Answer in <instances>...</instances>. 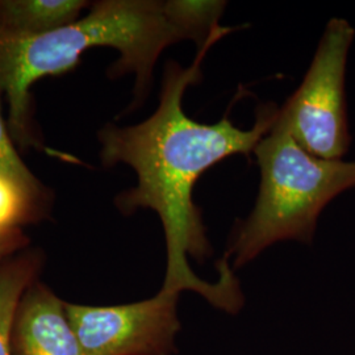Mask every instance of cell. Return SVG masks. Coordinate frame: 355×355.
Listing matches in <instances>:
<instances>
[{
    "label": "cell",
    "instance_id": "obj_1",
    "mask_svg": "<svg viewBox=\"0 0 355 355\" xmlns=\"http://www.w3.org/2000/svg\"><path fill=\"white\" fill-rule=\"evenodd\" d=\"M232 31L220 26L189 67L166 64L159 104L149 119L129 127L108 124L99 130L98 140L103 166L124 164L137 177L135 187L116 196L117 209L125 216L150 209L162 223L167 253L162 290L196 292L233 315L241 311L245 299L228 259L218 261V279L214 283L200 279L189 265L190 257L204 262L212 255L193 189L205 171L225 158L253 153L274 127L278 108L263 105L250 129L237 128L227 117L216 124L199 123L183 110L186 89L202 78L207 51Z\"/></svg>",
    "mask_w": 355,
    "mask_h": 355
},
{
    "label": "cell",
    "instance_id": "obj_2",
    "mask_svg": "<svg viewBox=\"0 0 355 355\" xmlns=\"http://www.w3.org/2000/svg\"><path fill=\"white\" fill-rule=\"evenodd\" d=\"M223 1L101 0L76 21L38 37H0V92L10 114L8 129L21 148H40L32 120V86L45 76H61L94 48L119 51L110 67L114 78L133 74L135 104L150 91L153 71L166 48L193 40L199 49L218 29Z\"/></svg>",
    "mask_w": 355,
    "mask_h": 355
},
{
    "label": "cell",
    "instance_id": "obj_3",
    "mask_svg": "<svg viewBox=\"0 0 355 355\" xmlns=\"http://www.w3.org/2000/svg\"><path fill=\"white\" fill-rule=\"evenodd\" d=\"M253 154L261 184L253 211L230 237L225 258H232L233 270L277 242L311 243L324 208L345 191L355 189V162L318 158L277 123Z\"/></svg>",
    "mask_w": 355,
    "mask_h": 355
},
{
    "label": "cell",
    "instance_id": "obj_4",
    "mask_svg": "<svg viewBox=\"0 0 355 355\" xmlns=\"http://www.w3.org/2000/svg\"><path fill=\"white\" fill-rule=\"evenodd\" d=\"M355 31L343 19H331L303 82L278 108L277 124L304 150L340 161L350 148L345 76Z\"/></svg>",
    "mask_w": 355,
    "mask_h": 355
},
{
    "label": "cell",
    "instance_id": "obj_5",
    "mask_svg": "<svg viewBox=\"0 0 355 355\" xmlns=\"http://www.w3.org/2000/svg\"><path fill=\"white\" fill-rule=\"evenodd\" d=\"M179 295L161 288L130 304L64 303V309L85 355H173L180 330Z\"/></svg>",
    "mask_w": 355,
    "mask_h": 355
},
{
    "label": "cell",
    "instance_id": "obj_6",
    "mask_svg": "<svg viewBox=\"0 0 355 355\" xmlns=\"http://www.w3.org/2000/svg\"><path fill=\"white\" fill-rule=\"evenodd\" d=\"M11 355H85L62 302L48 286L33 282L13 316Z\"/></svg>",
    "mask_w": 355,
    "mask_h": 355
},
{
    "label": "cell",
    "instance_id": "obj_7",
    "mask_svg": "<svg viewBox=\"0 0 355 355\" xmlns=\"http://www.w3.org/2000/svg\"><path fill=\"white\" fill-rule=\"evenodd\" d=\"M85 0H0V37H38L76 21Z\"/></svg>",
    "mask_w": 355,
    "mask_h": 355
},
{
    "label": "cell",
    "instance_id": "obj_8",
    "mask_svg": "<svg viewBox=\"0 0 355 355\" xmlns=\"http://www.w3.org/2000/svg\"><path fill=\"white\" fill-rule=\"evenodd\" d=\"M44 265L40 249L26 248L0 262V355H11L13 316L26 288L38 279Z\"/></svg>",
    "mask_w": 355,
    "mask_h": 355
},
{
    "label": "cell",
    "instance_id": "obj_9",
    "mask_svg": "<svg viewBox=\"0 0 355 355\" xmlns=\"http://www.w3.org/2000/svg\"><path fill=\"white\" fill-rule=\"evenodd\" d=\"M44 215V204L11 178L0 174V233L21 228Z\"/></svg>",
    "mask_w": 355,
    "mask_h": 355
},
{
    "label": "cell",
    "instance_id": "obj_10",
    "mask_svg": "<svg viewBox=\"0 0 355 355\" xmlns=\"http://www.w3.org/2000/svg\"><path fill=\"white\" fill-rule=\"evenodd\" d=\"M0 174L17 182L40 203L45 205L46 200L49 199V195H46V189L42 186V183L38 180L37 178L35 177V174L26 167L24 161L20 158L19 153L15 148L8 125L3 119L1 101H0Z\"/></svg>",
    "mask_w": 355,
    "mask_h": 355
},
{
    "label": "cell",
    "instance_id": "obj_11",
    "mask_svg": "<svg viewBox=\"0 0 355 355\" xmlns=\"http://www.w3.org/2000/svg\"><path fill=\"white\" fill-rule=\"evenodd\" d=\"M28 246L29 239L21 228L0 233V262L24 250Z\"/></svg>",
    "mask_w": 355,
    "mask_h": 355
}]
</instances>
